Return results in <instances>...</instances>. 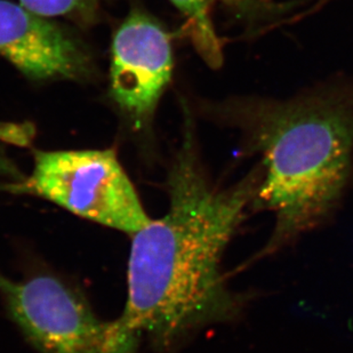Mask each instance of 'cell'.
I'll use <instances>...</instances> for the list:
<instances>
[{
	"mask_svg": "<svg viewBox=\"0 0 353 353\" xmlns=\"http://www.w3.org/2000/svg\"><path fill=\"white\" fill-rule=\"evenodd\" d=\"M0 57L31 79H77L90 71V57L76 38L7 0H0Z\"/></svg>",
	"mask_w": 353,
	"mask_h": 353,
	"instance_id": "cell-6",
	"label": "cell"
},
{
	"mask_svg": "<svg viewBox=\"0 0 353 353\" xmlns=\"http://www.w3.org/2000/svg\"><path fill=\"white\" fill-rule=\"evenodd\" d=\"M187 19L196 52L212 68L223 62L221 41L210 17V0H170Z\"/></svg>",
	"mask_w": 353,
	"mask_h": 353,
	"instance_id": "cell-7",
	"label": "cell"
},
{
	"mask_svg": "<svg viewBox=\"0 0 353 353\" xmlns=\"http://www.w3.org/2000/svg\"><path fill=\"white\" fill-rule=\"evenodd\" d=\"M10 189L130 236L152 221L114 149L36 151L30 175Z\"/></svg>",
	"mask_w": 353,
	"mask_h": 353,
	"instance_id": "cell-3",
	"label": "cell"
},
{
	"mask_svg": "<svg viewBox=\"0 0 353 353\" xmlns=\"http://www.w3.org/2000/svg\"><path fill=\"white\" fill-rule=\"evenodd\" d=\"M217 111L260 157L252 208L274 214V225L256 259L330 216L352 170V97L327 90L286 101L236 97Z\"/></svg>",
	"mask_w": 353,
	"mask_h": 353,
	"instance_id": "cell-2",
	"label": "cell"
},
{
	"mask_svg": "<svg viewBox=\"0 0 353 353\" xmlns=\"http://www.w3.org/2000/svg\"><path fill=\"white\" fill-rule=\"evenodd\" d=\"M100 0H20L21 5L41 17H78L90 13Z\"/></svg>",
	"mask_w": 353,
	"mask_h": 353,
	"instance_id": "cell-8",
	"label": "cell"
},
{
	"mask_svg": "<svg viewBox=\"0 0 353 353\" xmlns=\"http://www.w3.org/2000/svg\"><path fill=\"white\" fill-rule=\"evenodd\" d=\"M173 68L170 34L152 17L133 10L112 40L110 93L135 130L150 126Z\"/></svg>",
	"mask_w": 353,
	"mask_h": 353,
	"instance_id": "cell-5",
	"label": "cell"
},
{
	"mask_svg": "<svg viewBox=\"0 0 353 353\" xmlns=\"http://www.w3.org/2000/svg\"><path fill=\"white\" fill-rule=\"evenodd\" d=\"M185 110L183 139L168 170V210L132 236L127 300L120 316L160 349L205 327L238 319L246 307L222 272L228 245L253 206L257 173L231 187L210 180Z\"/></svg>",
	"mask_w": 353,
	"mask_h": 353,
	"instance_id": "cell-1",
	"label": "cell"
},
{
	"mask_svg": "<svg viewBox=\"0 0 353 353\" xmlns=\"http://www.w3.org/2000/svg\"><path fill=\"white\" fill-rule=\"evenodd\" d=\"M0 295L29 343L40 353H137L141 337L121 316L103 320L77 290L50 274L12 280Z\"/></svg>",
	"mask_w": 353,
	"mask_h": 353,
	"instance_id": "cell-4",
	"label": "cell"
}]
</instances>
